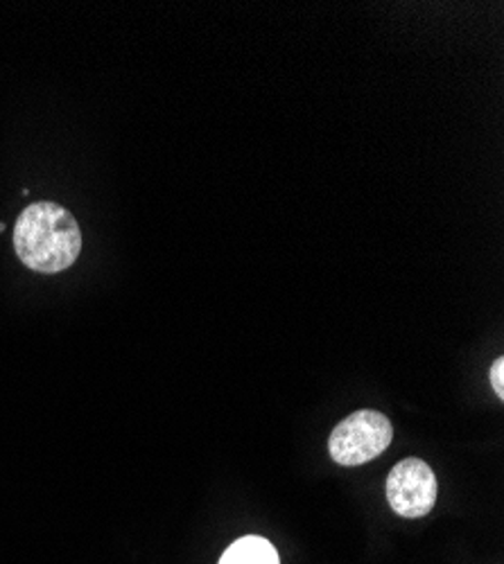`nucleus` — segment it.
Returning <instances> with one entry per match:
<instances>
[{"instance_id":"nucleus-3","label":"nucleus","mask_w":504,"mask_h":564,"mask_svg":"<svg viewBox=\"0 0 504 564\" xmlns=\"http://www.w3.org/2000/svg\"><path fill=\"white\" fill-rule=\"evenodd\" d=\"M439 495L432 467L421 458H403L387 477V501L392 510L407 520L426 517Z\"/></svg>"},{"instance_id":"nucleus-4","label":"nucleus","mask_w":504,"mask_h":564,"mask_svg":"<svg viewBox=\"0 0 504 564\" xmlns=\"http://www.w3.org/2000/svg\"><path fill=\"white\" fill-rule=\"evenodd\" d=\"M219 564H281V560L271 542L258 535H247L224 551Z\"/></svg>"},{"instance_id":"nucleus-5","label":"nucleus","mask_w":504,"mask_h":564,"mask_svg":"<svg viewBox=\"0 0 504 564\" xmlns=\"http://www.w3.org/2000/svg\"><path fill=\"white\" fill-rule=\"evenodd\" d=\"M491 387L495 389L497 398H504V359L497 357L491 366Z\"/></svg>"},{"instance_id":"nucleus-1","label":"nucleus","mask_w":504,"mask_h":564,"mask_svg":"<svg viewBox=\"0 0 504 564\" xmlns=\"http://www.w3.org/2000/svg\"><path fill=\"white\" fill-rule=\"evenodd\" d=\"M14 251L32 271H66L82 253L79 224L55 202L32 204L17 219Z\"/></svg>"},{"instance_id":"nucleus-2","label":"nucleus","mask_w":504,"mask_h":564,"mask_svg":"<svg viewBox=\"0 0 504 564\" xmlns=\"http://www.w3.org/2000/svg\"><path fill=\"white\" fill-rule=\"evenodd\" d=\"M394 438V427L380 411L362 409L344 417L333 430L329 441L331 458L340 465L353 467L378 458Z\"/></svg>"}]
</instances>
